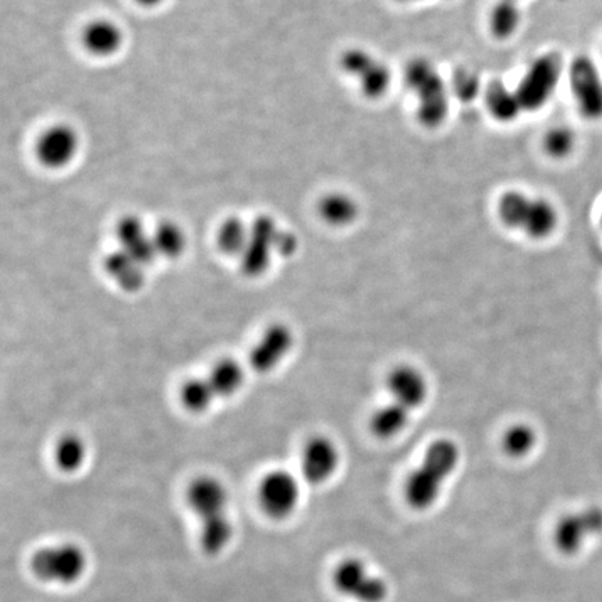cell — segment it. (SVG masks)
<instances>
[{"label": "cell", "mask_w": 602, "mask_h": 602, "mask_svg": "<svg viewBox=\"0 0 602 602\" xmlns=\"http://www.w3.org/2000/svg\"><path fill=\"white\" fill-rule=\"evenodd\" d=\"M462 460L458 442L438 438L428 445L423 459L407 476L403 485L406 504L413 511L424 512L437 505L449 478L456 473Z\"/></svg>", "instance_id": "6da1fadb"}, {"label": "cell", "mask_w": 602, "mask_h": 602, "mask_svg": "<svg viewBox=\"0 0 602 602\" xmlns=\"http://www.w3.org/2000/svg\"><path fill=\"white\" fill-rule=\"evenodd\" d=\"M497 215L505 228L522 233L536 242L550 239L559 226V211L548 198L530 196L520 190L501 194Z\"/></svg>", "instance_id": "7a4b0ae2"}, {"label": "cell", "mask_w": 602, "mask_h": 602, "mask_svg": "<svg viewBox=\"0 0 602 602\" xmlns=\"http://www.w3.org/2000/svg\"><path fill=\"white\" fill-rule=\"evenodd\" d=\"M405 83L416 98L420 125L430 130L444 125L451 108V97L437 66L427 58L410 60L405 69Z\"/></svg>", "instance_id": "3957f363"}, {"label": "cell", "mask_w": 602, "mask_h": 602, "mask_svg": "<svg viewBox=\"0 0 602 602\" xmlns=\"http://www.w3.org/2000/svg\"><path fill=\"white\" fill-rule=\"evenodd\" d=\"M88 569V555L76 543H58L38 548L31 555L30 570L35 579L56 586L79 583Z\"/></svg>", "instance_id": "277c9868"}, {"label": "cell", "mask_w": 602, "mask_h": 602, "mask_svg": "<svg viewBox=\"0 0 602 602\" xmlns=\"http://www.w3.org/2000/svg\"><path fill=\"white\" fill-rule=\"evenodd\" d=\"M562 74L563 59L558 52H547L534 59L515 90L523 112L543 109L554 97Z\"/></svg>", "instance_id": "5b68a950"}, {"label": "cell", "mask_w": 602, "mask_h": 602, "mask_svg": "<svg viewBox=\"0 0 602 602\" xmlns=\"http://www.w3.org/2000/svg\"><path fill=\"white\" fill-rule=\"evenodd\" d=\"M331 583L336 593L354 602H385L389 597L387 580L359 557H347L336 563Z\"/></svg>", "instance_id": "8992f818"}, {"label": "cell", "mask_w": 602, "mask_h": 602, "mask_svg": "<svg viewBox=\"0 0 602 602\" xmlns=\"http://www.w3.org/2000/svg\"><path fill=\"white\" fill-rule=\"evenodd\" d=\"M339 65L347 76L352 77L361 94L367 99L384 98L392 84L391 69L384 60L364 48H349L342 53Z\"/></svg>", "instance_id": "52a82bcc"}, {"label": "cell", "mask_w": 602, "mask_h": 602, "mask_svg": "<svg viewBox=\"0 0 602 602\" xmlns=\"http://www.w3.org/2000/svg\"><path fill=\"white\" fill-rule=\"evenodd\" d=\"M569 86L577 111L590 122L602 120V73L590 56L579 55L568 69Z\"/></svg>", "instance_id": "ba28073f"}, {"label": "cell", "mask_w": 602, "mask_h": 602, "mask_svg": "<svg viewBox=\"0 0 602 602\" xmlns=\"http://www.w3.org/2000/svg\"><path fill=\"white\" fill-rule=\"evenodd\" d=\"M602 534V509L598 506L580 509L562 516L552 531V541L558 552L575 557L590 540Z\"/></svg>", "instance_id": "9c48e42d"}, {"label": "cell", "mask_w": 602, "mask_h": 602, "mask_svg": "<svg viewBox=\"0 0 602 602\" xmlns=\"http://www.w3.org/2000/svg\"><path fill=\"white\" fill-rule=\"evenodd\" d=\"M300 481L288 470H272L258 485V502L262 512L274 520L289 519L299 508Z\"/></svg>", "instance_id": "30bf717a"}, {"label": "cell", "mask_w": 602, "mask_h": 602, "mask_svg": "<svg viewBox=\"0 0 602 602\" xmlns=\"http://www.w3.org/2000/svg\"><path fill=\"white\" fill-rule=\"evenodd\" d=\"M281 230L269 216H260L250 226V242L239 258L240 269L247 278H258L271 268Z\"/></svg>", "instance_id": "8fae6325"}, {"label": "cell", "mask_w": 602, "mask_h": 602, "mask_svg": "<svg viewBox=\"0 0 602 602\" xmlns=\"http://www.w3.org/2000/svg\"><path fill=\"white\" fill-rule=\"evenodd\" d=\"M293 329L283 322L269 325L250 352V366L258 374H269L288 359L295 347Z\"/></svg>", "instance_id": "7c38bea8"}, {"label": "cell", "mask_w": 602, "mask_h": 602, "mask_svg": "<svg viewBox=\"0 0 602 602\" xmlns=\"http://www.w3.org/2000/svg\"><path fill=\"white\" fill-rule=\"evenodd\" d=\"M341 462V449L334 439L317 435L304 445L300 470L308 484L322 485L335 476Z\"/></svg>", "instance_id": "4fadbf2b"}, {"label": "cell", "mask_w": 602, "mask_h": 602, "mask_svg": "<svg viewBox=\"0 0 602 602\" xmlns=\"http://www.w3.org/2000/svg\"><path fill=\"white\" fill-rule=\"evenodd\" d=\"M389 400L405 407L409 412L426 405L430 396V381L419 367L399 364L393 367L385 380Z\"/></svg>", "instance_id": "5bb4252c"}, {"label": "cell", "mask_w": 602, "mask_h": 602, "mask_svg": "<svg viewBox=\"0 0 602 602\" xmlns=\"http://www.w3.org/2000/svg\"><path fill=\"white\" fill-rule=\"evenodd\" d=\"M186 504L190 511L200 519V522L222 515V513H228V488L215 477L194 478L186 490Z\"/></svg>", "instance_id": "9a60e30c"}, {"label": "cell", "mask_w": 602, "mask_h": 602, "mask_svg": "<svg viewBox=\"0 0 602 602\" xmlns=\"http://www.w3.org/2000/svg\"><path fill=\"white\" fill-rule=\"evenodd\" d=\"M79 151V137L70 126H53L38 141L37 155L48 168L60 169L69 165Z\"/></svg>", "instance_id": "2e32d148"}, {"label": "cell", "mask_w": 602, "mask_h": 602, "mask_svg": "<svg viewBox=\"0 0 602 602\" xmlns=\"http://www.w3.org/2000/svg\"><path fill=\"white\" fill-rule=\"evenodd\" d=\"M318 215L322 222L332 228H347L359 218L360 207L350 194L334 191L321 198L318 203Z\"/></svg>", "instance_id": "e0dca14e"}, {"label": "cell", "mask_w": 602, "mask_h": 602, "mask_svg": "<svg viewBox=\"0 0 602 602\" xmlns=\"http://www.w3.org/2000/svg\"><path fill=\"white\" fill-rule=\"evenodd\" d=\"M105 271L126 292H137L145 283V268L122 249L105 260Z\"/></svg>", "instance_id": "ac0fdd59"}, {"label": "cell", "mask_w": 602, "mask_h": 602, "mask_svg": "<svg viewBox=\"0 0 602 602\" xmlns=\"http://www.w3.org/2000/svg\"><path fill=\"white\" fill-rule=\"evenodd\" d=\"M83 41L92 55L106 58L115 55L122 48L123 34L112 21L98 20L86 28Z\"/></svg>", "instance_id": "d6986e66"}, {"label": "cell", "mask_w": 602, "mask_h": 602, "mask_svg": "<svg viewBox=\"0 0 602 602\" xmlns=\"http://www.w3.org/2000/svg\"><path fill=\"white\" fill-rule=\"evenodd\" d=\"M235 537V524L229 513L201 520L200 544L205 554L219 555L225 551Z\"/></svg>", "instance_id": "ffe728a7"}, {"label": "cell", "mask_w": 602, "mask_h": 602, "mask_svg": "<svg viewBox=\"0 0 602 602\" xmlns=\"http://www.w3.org/2000/svg\"><path fill=\"white\" fill-rule=\"evenodd\" d=\"M488 112L499 122L509 123L523 112L516 91L506 87L504 81L492 80L485 90Z\"/></svg>", "instance_id": "44dd1931"}, {"label": "cell", "mask_w": 602, "mask_h": 602, "mask_svg": "<svg viewBox=\"0 0 602 602\" xmlns=\"http://www.w3.org/2000/svg\"><path fill=\"white\" fill-rule=\"evenodd\" d=\"M412 414L405 407L389 400L387 405L375 410L370 421L371 431L380 439L398 437L409 426Z\"/></svg>", "instance_id": "7402d4cb"}, {"label": "cell", "mask_w": 602, "mask_h": 602, "mask_svg": "<svg viewBox=\"0 0 602 602\" xmlns=\"http://www.w3.org/2000/svg\"><path fill=\"white\" fill-rule=\"evenodd\" d=\"M207 378L218 398H230L243 388L246 370L235 359H222L212 367Z\"/></svg>", "instance_id": "603a6c76"}, {"label": "cell", "mask_w": 602, "mask_h": 602, "mask_svg": "<svg viewBox=\"0 0 602 602\" xmlns=\"http://www.w3.org/2000/svg\"><path fill=\"white\" fill-rule=\"evenodd\" d=\"M87 445L79 435L69 434L59 439L55 446L56 466L60 472L72 474L79 472L87 460Z\"/></svg>", "instance_id": "cb8c5ba5"}, {"label": "cell", "mask_w": 602, "mask_h": 602, "mask_svg": "<svg viewBox=\"0 0 602 602\" xmlns=\"http://www.w3.org/2000/svg\"><path fill=\"white\" fill-rule=\"evenodd\" d=\"M538 432L529 423L512 424L502 437V446L506 455L512 459H524L536 451Z\"/></svg>", "instance_id": "d4e9b609"}, {"label": "cell", "mask_w": 602, "mask_h": 602, "mask_svg": "<svg viewBox=\"0 0 602 602\" xmlns=\"http://www.w3.org/2000/svg\"><path fill=\"white\" fill-rule=\"evenodd\" d=\"M250 242V228L239 218L226 219L216 235L219 250L228 257H242Z\"/></svg>", "instance_id": "484cf974"}, {"label": "cell", "mask_w": 602, "mask_h": 602, "mask_svg": "<svg viewBox=\"0 0 602 602\" xmlns=\"http://www.w3.org/2000/svg\"><path fill=\"white\" fill-rule=\"evenodd\" d=\"M218 398L210 380L205 378H190L180 388V402L187 412L201 414L207 412Z\"/></svg>", "instance_id": "4316f807"}, {"label": "cell", "mask_w": 602, "mask_h": 602, "mask_svg": "<svg viewBox=\"0 0 602 602\" xmlns=\"http://www.w3.org/2000/svg\"><path fill=\"white\" fill-rule=\"evenodd\" d=\"M152 242L158 257L169 258V260L182 256L187 246L186 233L175 222L161 223L152 236Z\"/></svg>", "instance_id": "83f0119b"}, {"label": "cell", "mask_w": 602, "mask_h": 602, "mask_svg": "<svg viewBox=\"0 0 602 602\" xmlns=\"http://www.w3.org/2000/svg\"><path fill=\"white\" fill-rule=\"evenodd\" d=\"M576 143L575 131L566 126H557L545 133L543 148L548 157L561 161L573 154Z\"/></svg>", "instance_id": "f1b7e54d"}, {"label": "cell", "mask_w": 602, "mask_h": 602, "mask_svg": "<svg viewBox=\"0 0 602 602\" xmlns=\"http://www.w3.org/2000/svg\"><path fill=\"white\" fill-rule=\"evenodd\" d=\"M120 249L126 250L147 239L143 223L136 216H126L116 228Z\"/></svg>", "instance_id": "f546056e"}, {"label": "cell", "mask_w": 602, "mask_h": 602, "mask_svg": "<svg viewBox=\"0 0 602 602\" xmlns=\"http://www.w3.org/2000/svg\"><path fill=\"white\" fill-rule=\"evenodd\" d=\"M477 77L470 72H459L455 77V92L460 99L467 101L477 94Z\"/></svg>", "instance_id": "4dcf8cb0"}, {"label": "cell", "mask_w": 602, "mask_h": 602, "mask_svg": "<svg viewBox=\"0 0 602 602\" xmlns=\"http://www.w3.org/2000/svg\"><path fill=\"white\" fill-rule=\"evenodd\" d=\"M137 2L141 3V5L151 7L159 5V3L164 2V0H137Z\"/></svg>", "instance_id": "1f68e13d"}, {"label": "cell", "mask_w": 602, "mask_h": 602, "mask_svg": "<svg viewBox=\"0 0 602 602\" xmlns=\"http://www.w3.org/2000/svg\"><path fill=\"white\" fill-rule=\"evenodd\" d=\"M519 2L520 0H498V3H502V5H508L512 7H519Z\"/></svg>", "instance_id": "d6a6232c"}, {"label": "cell", "mask_w": 602, "mask_h": 602, "mask_svg": "<svg viewBox=\"0 0 602 602\" xmlns=\"http://www.w3.org/2000/svg\"><path fill=\"white\" fill-rule=\"evenodd\" d=\"M399 2L412 3V2H420V0H399Z\"/></svg>", "instance_id": "836d02e7"}, {"label": "cell", "mask_w": 602, "mask_h": 602, "mask_svg": "<svg viewBox=\"0 0 602 602\" xmlns=\"http://www.w3.org/2000/svg\"><path fill=\"white\" fill-rule=\"evenodd\" d=\"M601 223H602V218H601Z\"/></svg>", "instance_id": "e575fe53"}]
</instances>
